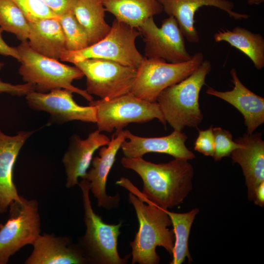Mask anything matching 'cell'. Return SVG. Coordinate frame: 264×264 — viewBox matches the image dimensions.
Returning <instances> with one entry per match:
<instances>
[{
	"mask_svg": "<svg viewBox=\"0 0 264 264\" xmlns=\"http://www.w3.org/2000/svg\"><path fill=\"white\" fill-rule=\"evenodd\" d=\"M66 237L40 234L32 243L33 249L26 264H84L88 263L79 246L69 245Z\"/></svg>",
	"mask_w": 264,
	"mask_h": 264,
	"instance_id": "20",
	"label": "cell"
},
{
	"mask_svg": "<svg viewBox=\"0 0 264 264\" xmlns=\"http://www.w3.org/2000/svg\"><path fill=\"white\" fill-rule=\"evenodd\" d=\"M59 20L65 37L67 50L77 51L89 45L87 33L78 21L73 10L59 16Z\"/></svg>",
	"mask_w": 264,
	"mask_h": 264,
	"instance_id": "27",
	"label": "cell"
},
{
	"mask_svg": "<svg viewBox=\"0 0 264 264\" xmlns=\"http://www.w3.org/2000/svg\"><path fill=\"white\" fill-rule=\"evenodd\" d=\"M211 68L210 61H203L191 74L158 95L156 103L165 121L174 130L182 131L185 127L197 128L202 121L199 95Z\"/></svg>",
	"mask_w": 264,
	"mask_h": 264,
	"instance_id": "3",
	"label": "cell"
},
{
	"mask_svg": "<svg viewBox=\"0 0 264 264\" xmlns=\"http://www.w3.org/2000/svg\"><path fill=\"white\" fill-rule=\"evenodd\" d=\"M3 31V30L0 27V54L11 56L19 62L20 57L17 48L10 46L6 44L2 38Z\"/></svg>",
	"mask_w": 264,
	"mask_h": 264,
	"instance_id": "33",
	"label": "cell"
},
{
	"mask_svg": "<svg viewBox=\"0 0 264 264\" xmlns=\"http://www.w3.org/2000/svg\"><path fill=\"white\" fill-rule=\"evenodd\" d=\"M73 12L87 33L89 45L109 32L111 26L105 21L106 10L101 0H77Z\"/></svg>",
	"mask_w": 264,
	"mask_h": 264,
	"instance_id": "24",
	"label": "cell"
},
{
	"mask_svg": "<svg viewBox=\"0 0 264 264\" xmlns=\"http://www.w3.org/2000/svg\"><path fill=\"white\" fill-rule=\"evenodd\" d=\"M137 29L144 38L147 58L162 59L173 63L191 59L192 56L186 50L185 38L173 16L164 19L160 27L151 17Z\"/></svg>",
	"mask_w": 264,
	"mask_h": 264,
	"instance_id": "11",
	"label": "cell"
},
{
	"mask_svg": "<svg viewBox=\"0 0 264 264\" xmlns=\"http://www.w3.org/2000/svg\"><path fill=\"white\" fill-rule=\"evenodd\" d=\"M122 165L136 173L143 181L139 192L125 177L116 183L129 190L143 201L164 209L181 204L192 189L194 169L187 160L175 158L167 163H154L143 157H123Z\"/></svg>",
	"mask_w": 264,
	"mask_h": 264,
	"instance_id": "1",
	"label": "cell"
},
{
	"mask_svg": "<svg viewBox=\"0 0 264 264\" xmlns=\"http://www.w3.org/2000/svg\"><path fill=\"white\" fill-rule=\"evenodd\" d=\"M32 131L18 132L8 135L0 129V213L6 212L19 195L13 181L14 165L19 152Z\"/></svg>",
	"mask_w": 264,
	"mask_h": 264,
	"instance_id": "18",
	"label": "cell"
},
{
	"mask_svg": "<svg viewBox=\"0 0 264 264\" xmlns=\"http://www.w3.org/2000/svg\"><path fill=\"white\" fill-rule=\"evenodd\" d=\"M139 35L137 28L115 19L105 37L81 50H66L60 60L74 64L90 59H104L137 69L145 58L136 46Z\"/></svg>",
	"mask_w": 264,
	"mask_h": 264,
	"instance_id": "6",
	"label": "cell"
},
{
	"mask_svg": "<svg viewBox=\"0 0 264 264\" xmlns=\"http://www.w3.org/2000/svg\"><path fill=\"white\" fill-rule=\"evenodd\" d=\"M35 90L34 87L29 83L13 85L2 81L0 79V93H8L14 96L26 95Z\"/></svg>",
	"mask_w": 264,
	"mask_h": 264,
	"instance_id": "31",
	"label": "cell"
},
{
	"mask_svg": "<svg viewBox=\"0 0 264 264\" xmlns=\"http://www.w3.org/2000/svg\"><path fill=\"white\" fill-rule=\"evenodd\" d=\"M254 203L260 207L264 206V181L259 185L255 193V198L253 200Z\"/></svg>",
	"mask_w": 264,
	"mask_h": 264,
	"instance_id": "34",
	"label": "cell"
},
{
	"mask_svg": "<svg viewBox=\"0 0 264 264\" xmlns=\"http://www.w3.org/2000/svg\"><path fill=\"white\" fill-rule=\"evenodd\" d=\"M194 149L205 156L213 157L214 154V137L212 125L206 130H198V136Z\"/></svg>",
	"mask_w": 264,
	"mask_h": 264,
	"instance_id": "30",
	"label": "cell"
},
{
	"mask_svg": "<svg viewBox=\"0 0 264 264\" xmlns=\"http://www.w3.org/2000/svg\"><path fill=\"white\" fill-rule=\"evenodd\" d=\"M0 27L14 34L21 42L28 41L29 22L12 0H0Z\"/></svg>",
	"mask_w": 264,
	"mask_h": 264,
	"instance_id": "26",
	"label": "cell"
},
{
	"mask_svg": "<svg viewBox=\"0 0 264 264\" xmlns=\"http://www.w3.org/2000/svg\"><path fill=\"white\" fill-rule=\"evenodd\" d=\"M264 1V0H247V2L249 5H259Z\"/></svg>",
	"mask_w": 264,
	"mask_h": 264,
	"instance_id": "35",
	"label": "cell"
},
{
	"mask_svg": "<svg viewBox=\"0 0 264 264\" xmlns=\"http://www.w3.org/2000/svg\"><path fill=\"white\" fill-rule=\"evenodd\" d=\"M73 92L66 89H56L48 92L35 90L25 95L31 109L48 113L53 122L64 123L71 121L96 122V108L89 105L83 106L74 100Z\"/></svg>",
	"mask_w": 264,
	"mask_h": 264,
	"instance_id": "12",
	"label": "cell"
},
{
	"mask_svg": "<svg viewBox=\"0 0 264 264\" xmlns=\"http://www.w3.org/2000/svg\"><path fill=\"white\" fill-rule=\"evenodd\" d=\"M126 130L116 131L110 142L100 148L98 155L93 157L92 167L85 177L89 184L90 192L96 198L99 207L112 209L119 206V194L111 196L106 193V183L109 174L114 163L117 152L122 143L126 139Z\"/></svg>",
	"mask_w": 264,
	"mask_h": 264,
	"instance_id": "13",
	"label": "cell"
},
{
	"mask_svg": "<svg viewBox=\"0 0 264 264\" xmlns=\"http://www.w3.org/2000/svg\"><path fill=\"white\" fill-rule=\"evenodd\" d=\"M214 137L215 161H220L223 157L230 156L235 149L240 148L242 145L233 140L231 133L220 127L213 128Z\"/></svg>",
	"mask_w": 264,
	"mask_h": 264,
	"instance_id": "29",
	"label": "cell"
},
{
	"mask_svg": "<svg viewBox=\"0 0 264 264\" xmlns=\"http://www.w3.org/2000/svg\"><path fill=\"white\" fill-rule=\"evenodd\" d=\"M28 43L37 52L60 60L66 51L64 33L58 18H46L29 22Z\"/></svg>",
	"mask_w": 264,
	"mask_h": 264,
	"instance_id": "21",
	"label": "cell"
},
{
	"mask_svg": "<svg viewBox=\"0 0 264 264\" xmlns=\"http://www.w3.org/2000/svg\"><path fill=\"white\" fill-rule=\"evenodd\" d=\"M10 218L0 224V264L27 244H32L40 234L38 203L21 197L10 206Z\"/></svg>",
	"mask_w": 264,
	"mask_h": 264,
	"instance_id": "9",
	"label": "cell"
},
{
	"mask_svg": "<svg viewBox=\"0 0 264 264\" xmlns=\"http://www.w3.org/2000/svg\"><path fill=\"white\" fill-rule=\"evenodd\" d=\"M106 11L115 19L137 28L150 18L160 14L163 8L158 0H101Z\"/></svg>",
	"mask_w": 264,
	"mask_h": 264,
	"instance_id": "22",
	"label": "cell"
},
{
	"mask_svg": "<svg viewBox=\"0 0 264 264\" xmlns=\"http://www.w3.org/2000/svg\"><path fill=\"white\" fill-rule=\"evenodd\" d=\"M12 0L22 11L29 22L59 17L42 0Z\"/></svg>",
	"mask_w": 264,
	"mask_h": 264,
	"instance_id": "28",
	"label": "cell"
},
{
	"mask_svg": "<svg viewBox=\"0 0 264 264\" xmlns=\"http://www.w3.org/2000/svg\"><path fill=\"white\" fill-rule=\"evenodd\" d=\"M126 138L120 148L126 157H143L146 154L156 153L187 160L195 158V154L185 145L188 137L182 131L174 130L166 136L145 137L136 135L127 130Z\"/></svg>",
	"mask_w": 264,
	"mask_h": 264,
	"instance_id": "14",
	"label": "cell"
},
{
	"mask_svg": "<svg viewBox=\"0 0 264 264\" xmlns=\"http://www.w3.org/2000/svg\"><path fill=\"white\" fill-rule=\"evenodd\" d=\"M16 48L21 64L19 73L25 83L34 87L35 91L47 92L66 89L80 95L89 102L93 100L86 90L72 85L74 80L84 76L77 66L66 65L37 52L30 47L27 41L22 42Z\"/></svg>",
	"mask_w": 264,
	"mask_h": 264,
	"instance_id": "4",
	"label": "cell"
},
{
	"mask_svg": "<svg viewBox=\"0 0 264 264\" xmlns=\"http://www.w3.org/2000/svg\"><path fill=\"white\" fill-rule=\"evenodd\" d=\"M86 78L87 92L104 99L131 92L136 69L112 61L90 59L74 64Z\"/></svg>",
	"mask_w": 264,
	"mask_h": 264,
	"instance_id": "10",
	"label": "cell"
},
{
	"mask_svg": "<svg viewBox=\"0 0 264 264\" xmlns=\"http://www.w3.org/2000/svg\"><path fill=\"white\" fill-rule=\"evenodd\" d=\"M171 220L175 235L174 246L172 254L173 259L171 264H181L186 258L189 262L192 261L188 248V241L192 224L196 216L199 212L198 208L191 211L178 213L165 209Z\"/></svg>",
	"mask_w": 264,
	"mask_h": 264,
	"instance_id": "25",
	"label": "cell"
},
{
	"mask_svg": "<svg viewBox=\"0 0 264 264\" xmlns=\"http://www.w3.org/2000/svg\"><path fill=\"white\" fill-rule=\"evenodd\" d=\"M232 90L219 91L208 88L207 94L216 96L228 102L236 108L243 115L247 133L251 134L264 122V98L247 88L240 81L236 70H230Z\"/></svg>",
	"mask_w": 264,
	"mask_h": 264,
	"instance_id": "19",
	"label": "cell"
},
{
	"mask_svg": "<svg viewBox=\"0 0 264 264\" xmlns=\"http://www.w3.org/2000/svg\"><path fill=\"white\" fill-rule=\"evenodd\" d=\"M110 139L98 130L90 132L86 139H82L76 134L71 136L62 160L66 175V187L70 188L78 185V179L85 177L95 152L107 145Z\"/></svg>",
	"mask_w": 264,
	"mask_h": 264,
	"instance_id": "16",
	"label": "cell"
},
{
	"mask_svg": "<svg viewBox=\"0 0 264 264\" xmlns=\"http://www.w3.org/2000/svg\"><path fill=\"white\" fill-rule=\"evenodd\" d=\"M83 198L84 220L86 226L85 235L79 247L88 263L93 264H126L131 254L121 257L118 252V238L122 222L108 224L96 214L92 207L88 181L79 182Z\"/></svg>",
	"mask_w": 264,
	"mask_h": 264,
	"instance_id": "5",
	"label": "cell"
},
{
	"mask_svg": "<svg viewBox=\"0 0 264 264\" xmlns=\"http://www.w3.org/2000/svg\"><path fill=\"white\" fill-rule=\"evenodd\" d=\"M168 16H173L184 37L190 43H198L199 36L195 26V15L200 7L214 6L226 12L235 20L246 19L249 15L233 10L234 3L228 0H158Z\"/></svg>",
	"mask_w": 264,
	"mask_h": 264,
	"instance_id": "17",
	"label": "cell"
},
{
	"mask_svg": "<svg viewBox=\"0 0 264 264\" xmlns=\"http://www.w3.org/2000/svg\"><path fill=\"white\" fill-rule=\"evenodd\" d=\"M261 132L246 133L235 139L242 146L230 155L233 163H238L242 169L250 201L254 200L257 187L264 181V141Z\"/></svg>",
	"mask_w": 264,
	"mask_h": 264,
	"instance_id": "15",
	"label": "cell"
},
{
	"mask_svg": "<svg viewBox=\"0 0 264 264\" xmlns=\"http://www.w3.org/2000/svg\"><path fill=\"white\" fill-rule=\"evenodd\" d=\"M216 42H226L245 54L256 69L264 67V39L259 33L236 26L232 30L220 28L214 34Z\"/></svg>",
	"mask_w": 264,
	"mask_h": 264,
	"instance_id": "23",
	"label": "cell"
},
{
	"mask_svg": "<svg viewBox=\"0 0 264 264\" xmlns=\"http://www.w3.org/2000/svg\"><path fill=\"white\" fill-rule=\"evenodd\" d=\"M203 61L204 56L200 52L195 53L188 61L177 63L145 57L136 69L130 93L144 101L156 103L164 89L187 77Z\"/></svg>",
	"mask_w": 264,
	"mask_h": 264,
	"instance_id": "7",
	"label": "cell"
},
{
	"mask_svg": "<svg viewBox=\"0 0 264 264\" xmlns=\"http://www.w3.org/2000/svg\"><path fill=\"white\" fill-rule=\"evenodd\" d=\"M58 16L73 10L77 0H42Z\"/></svg>",
	"mask_w": 264,
	"mask_h": 264,
	"instance_id": "32",
	"label": "cell"
},
{
	"mask_svg": "<svg viewBox=\"0 0 264 264\" xmlns=\"http://www.w3.org/2000/svg\"><path fill=\"white\" fill-rule=\"evenodd\" d=\"M95 106L96 125L100 132H111L123 130L131 123H145L157 119L163 125L165 121L158 104L142 100L131 93L112 99L89 102Z\"/></svg>",
	"mask_w": 264,
	"mask_h": 264,
	"instance_id": "8",
	"label": "cell"
},
{
	"mask_svg": "<svg viewBox=\"0 0 264 264\" xmlns=\"http://www.w3.org/2000/svg\"><path fill=\"white\" fill-rule=\"evenodd\" d=\"M129 201L133 205L139 223L134 239L130 243L132 264H157L160 258L156 252L157 246L164 247L172 255L175 242L174 231L165 209L130 192Z\"/></svg>",
	"mask_w": 264,
	"mask_h": 264,
	"instance_id": "2",
	"label": "cell"
},
{
	"mask_svg": "<svg viewBox=\"0 0 264 264\" xmlns=\"http://www.w3.org/2000/svg\"><path fill=\"white\" fill-rule=\"evenodd\" d=\"M4 66V64L2 62H0V70L2 69Z\"/></svg>",
	"mask_w": 264,
	"mask_h": 264,
	"instance_id": "36",
	"label": "cell"
}]
</instances>
